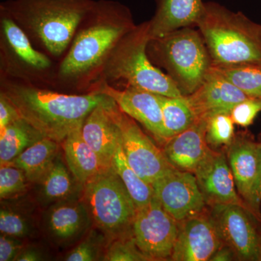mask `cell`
<instances>
[{"label":"cell","mask_w":261,"mask_h":261,"mask_svg":"<svg viewBox=\"0 0 261 261\" xmlns=\"http://www.w3.org/2000/svg\"><path fill=\"white\" fill-rule=\"evenodd\" d=\"M103 260L147 261L149 259L137 247L132 232L110 242Z\"/></svg>","instance_id":"cell-33"},{"label":"cell","mask_w":261,"mask_h":261,"mask_svg":"<svg viewBox=\"0 0 261 261\" xmlns=\"http://www.w3.org/2000/svg\"><path fill=\"white\" fill-rule=\"evenodd\" d=\"M20 118L15 106L3 94H0V129Z\"/></svg>","instance_id":"cell-36"},{"label":"cell","mask_w":261,"mask_h":261,"mask_svg":"<svg viewBox=\"0 0 261 261\" xmlns=\"http://www.w3.org/2000/svg\"><path fill=\"white\" fill-rule=\"evenodd\" d=\"M237 255L231 247L223 244L221 247L216 250V252L211 257L210 260L213 261H228L233 260Z\"/></svg>","instance_id":"cell-38"},{"label":"cell","mask_w":261,"mask_h":261,"mask_svg":"<svg viewBox=\"0 0 261 261\" xmlns=\"http://www.w3.org/2000/svg\"><path fill=\"white\" fill-rule=\"evenodd\" d=\"M44 137L21 117L12 122L0 129V164L11 162Z\"/></svg>","instance_id":"cell-24"},{"label":"cell","mask_w":261,"mask_h":261,"mask_svg":"<svg viewBox=\"0 0 261 261\" xmlns=\"http://www.w3.org/2000/svg\"><path fill=\"white\" fill-rule=\"evenodd\" d=\"M113 167L124 184L137 209L143 207L150 202L154 195L152 185L142 179L130 167L127 161L121 142L117 147L113 159Z\"/></svg>","instance_id":"cell-27"},{"label":"cell","mask_w":261,"mask_h":261,"mask_svg":"<svg viewBox=\"0 0 261 261\" xmlns=\"http://www.w3.org/2000/svg\"><path fill=\"white\" fill-rule=\"evenodd\" d=\"M206 128L207 120L198 118L166 142L163 153L173 167L194 172L210 149L206 141Z\"/></svg>","instance_id":"cell-19"},{"label":"cell","mask_w":261,"mask_h":261,"mask_svg":"<svg viewBox=\"0 0 261 261\" xmlns=\"http://www.w3.org/2000/svg\"><path fill=\"white\" fill-rule=\"evenodd\" d=\"M108 243L107 238L100 230H91L87 236L65 255L64 260H103Z\"/></svg>","instance_id":"cell-30"},{"label":"cell","mask_w":261,"mask_h":261,"mask_svg":"<svg viewBox=\"0 0 261 261\" xmlns=\"http://www.w3.org/2000/svg\"><path fill=\"white\" fill-rule=\"evenodd\" d=\"M2 28L10 49L24 64L35 70H45L51 66L47 56L34 49L23 29L10 17L3 14Z\"/></svg>","instance_id":"cell-25"},{"label":"cell","mask_w":261,"mask_h":261,"mask_svg":"<svg viewBox=\"0 0 261 261\" xmlns=\"http://www.w3.org/2000/svg\"><path fill=\"white\" fill-rule=\"evenodd\" d=\"M83 196L92 223L109 243L132 232L137 207L113 166L89 179Z\"/></svg>","instance_id":"cell-6"},{"label":"cell","mask_w":261,"mask_h":261,"mask_svg":"<svg viewBox=\"0 0 261 261\" xmlns=\"http://www.w3.org/2000/svg\"><path fill=\"white\" fill-rule=\"evenodd\" d=\"M151 41L149 23L135 27L121 38L102 66L107 80H123L127 87L170 97L183 96L168 75L149 61L147 48Z\"/></svg>","instance_id":"cell-5"},{"label":"cell","mask_w":261,"mask_h":261,"mask_svg":"<svg viewBox=\"0 0 261 261\" xmlns=\"http://www.w3.org/2000/svg\"><path fill=\"white\" fill-rule=\"evenodd\" d=\"M158 95L162 108L163 126L167 141L197 121V116L187 96L170 97Z\"/></svg>","instance_id":"cell-26"},{"label":"cell","mask_w":261,"mask_h":261,"mask_svg":"<svg viewBox=\"0 0 261 261\" xmlns=\"http://www.w3.org/2000/svg\"><path fill=\"white\" fill-rule=\"evenodd\" d=\"M24 247L23 239L1 233L0 261L15 260Z\"/></svg>","instance_id":"cell-35"},{"label":"cell","mask_w":261,"mask_h":261,"mask_svg":"<svg viewBox=\"0 0 261 261\" xmlns=\"http://www.w3.org/2000/svg\"><path fill=\"white\" fill-rule=\"evenodd\" d=\"M193 173L207 205H243L227 157L222 152L210 148Z\"/></svg>","instance_id":"cell-15"},{"label":"cell","mask_w":261,"mask_h":261,"mask_svg":"<svg viewBox=\"0 0 261 261\" xmlns=\"http://www.w3.org/2000/svg\"><path fill=\"white\" fill-rule=\"evenodd\" d=\"M261 201V163L260 172H259L258 179H257L256 189L255 193V203L257 205Z\"/></svg>","instance_id":"cell-39"},{"label":"cell","mask_w":261,"mask_h":261,"mask_svg":"<svg viewBox=\"0 0 261 261\" xmlns=\"http://www.w3.org/2000/svg\"><path fill=\"white\" fill-rule=\"evenodd\" d=\"M212 68L249 97H261V63L214 65Z\"/></svg>","instance_id":"cell-28"},{"label":"cell","mask_w":261,"mask_h":261,"mask_svg":"<svg viewBox=\"0 0 261 261\" xmlns=\"http://www.w3.org/2000/svg\"><path fill=\"white\" fill-rule=\"evenodd\" d=\"M1 94L43 137L59 143L83 126L89 113L108 98L99 92L75 95L13 84L3 86Z\"/></svg>","instance_id":"cell-1"},{"label":"cell","mask_w":261,"mask_h":261,"mask_svg":"<svg viewBox=\"0 0 261 261\" xmlns=\"http://www.w3.org/2000/svg\"><path fill=\"white\" fill-rule=\"evenodd\" d=\"M36 226L30 213L20 207L5 203L2 200L0 209L1 233L24 239L32 237Z\"/></svg>","instance_id":"cell-29"},{"label":"cell","mask_w":261,"mask_h":261,"mask_svg":"<svg viewBox=\"0 0 261 261\" xmlns=\"http://www.w3.org/2000/svg\"><path fill=\"white\" fill-rule=\"evenodd\" d=\"M233 123L230 113H218L207 120L206 141L211 147L228 146L234 140Z\"/></svg>","instance_id":"cell-32"},{"label":"cell","mask_w":261,"mask_h":261,"mask_svg":"<svg viewBox=\"0 0 261 261\" xmlns=\"http://www.w3.org/2000/svg\"><path fill=\"white\" fill-rule=\"evenodd\" d=\"M35 185L37 201L45 208L63 201L80 198L84 192V185L75 178L68 166H65L61 153L50 169Z\"/></svg>","instance_id":"cell-21"},{"label":"cell","mask_w":261,"mask_h":261,"mask_svg":"<svg viewBox=\"0 0 261 261\" xmlns=\"http://www.w3.org/2000/svg\"><path fill=\"white\" fill-rule=\"evenodd\" d=\"M110 100L108 97L94 108L82 128L84 140L97 154L103 170L112 167L117 147L121 142V130L108 108Z\"/></svg>","instance_id":"cell-17"},{"label":"cell","mask_w":261,"mask_h":261,"mask_svg":"<svg viewBox=\"0 0 261 261\" xmlns=\"http://www.w3.org/2000/svg\"><path fill=\"white\" fill-rule=\"evenodd\" d=\"M30 182L20 168L9 164L0 168V198L10 200L18 198L28 192Z\"/></svg>","instance_id":"cell-31"},{"label":"cell","mask_w":261,"mask_h":261,"mask_svg":"<svg viewBox=\"0 0 261 261\" xmlns=\"http://www.w3.org/2000/svg\"><path fill=\"white\" fill-rule=\"evenodd\" d=\"M59 154V142L44 137L8 164L21 169L29 181L36 185L50 169Z\"/></svg>","instance_id":"cell-23"},{"label":"cell","mask_w":261,"mask_h":261,"mask_svg":"<svg viewBox=\"0 0 261 261\" xmlns=\"http://www.w3.org/2000/svg\"><path fill=\"white\" fill-rule=\"evenodd\" d=\"M260 34H261V25H260Z\"/></svg>","instance_id":"cell-41"},{"label":"cell","mask_w":261,"mask_h":261,"mask_svg":"<svg viewBox=\"0 0 261 261\" xmlns=\"http://www.w3.org/2000/svg\"><path fill=\"white\" fill-rule=\"evenodd\" d=\"M92 220L84 200L72 199L46 208L42 228L53 245L66 247L76 243L88 233Z\"/></svg>","instance_id":"cell-12"},{"label":"cell","mask_w":261,"mask_h":261,"mask_svg":"<svg viewBox=\"0 0 261 261\" xmlns=\"http://www.w3.org/2000/svg\"><path fill=\"white\" fill-rule=\"evenodd\" d=\"M211 208L209 216L222 243L241 260H259L260 240L243 205L216 204Z\"/></svg>","instance_id":"cell-11"},{"label":"cell","mask_w":261,"mask_h":261,"mask_svg":"<svg viewBox=\"0 0 261 261\" xmlns=\"http://www.w3.org/2000/svg\"><path fill=\"white\" fill-rule=\"evenodd\" d=\"M163 207L178 222L202 214L206 205L193 173L173 167L152 184Z\"/></svg>","instance_id":"cell-10"},{"label":"cell","mask_w":261,"mask_h":261,"mask_svg":"<svg viewBox=\"0 0 261 261\" xmlns=\"http://www.w3.org/2000/svg\"><path fill=\"white\" fill-rule=\"evenodd\" d=\"M82 126L75 128L62 142L67 166L82 185L102 171L100 161L82 136Z\"/></svg>","instance_id":"cell-22"},{"label":"cell","mask_w":261,"mask_h":261,"mask_svg":"<svg viewBox=\"0 0 261 261\" xmlns=\"http://www.w3.org/2000/svg\"><path fill=\"white\" fill-rule=\"evenodd\" d=\"M227 159L237 190L244 200L255 207V193L261 163V144L233 140L228 145Z\"/></svg>","instance_id":"cell-18"},{"label":"cell","mask_w":261,"mask_h":261,"mask_svg":"<svg viewBox=\"0 0 261 261\" xmlns=\"http://www.w3.org/2000/svg\"><path fill=\"white\" fill-rule=\"evenodd\" d=\"M86 20L89 24L75 36L60 66L62 78L78 79L102 68L117 43L135 27L126 8L110 0L94 1Z\"/></svg>","instance_id":"cell-2"},{"label":"cell","mask_w":261,"mask_h":261,"mask_svg":"<svg viewBox=\"0 0 261 261\" xmlns=\"http://www.w3.org/2000/svg\"><path fill=\"white\" fill-rule=\"evenodd\" d=\"M108 108L118 123L127 161L139 176L152 185L173 168L161 150L142 132L135 120L123 112L111 98Z\"/></svg>","instance_id":"cell-8"},{"label":"cell","mask_w":261,"mask_h":261,"mask_svg":"<svg viewBox=\"0 0 261 261\" xmlns=\"http://www.w3.org/2000/svg\"><path fill=\"white\" fill-rule=\"evenodd\" d=\"M45 260L44 252L37 247L25 246L15 261H39Z\"/></svg>","instance_id":"cell-37"},{"label":"cell","mask_w":261,"mask_h":261,"mask_svg":"<svg viewBox=\"0 0 261 261\" xmlns=\"http://www.w3.org/2000/svg\"><path fill=\"white\" fill-rule=\"evenodd\" d=\"M205 8L202 0H159L155 15L148 22L151 40L196 25Z\"/></svg>","instance_id":"cell-20"},{"label":"cell","mask_w":261,"mask_h":261,"mask_svg":"<svg viewBox=\"0 0 261 261\" xmlns=\"http://www.w3.org/2000/svg\"><path fill=\"white\" fill-rule=\"evenodd\" d=\"M178 231V221L155 195L147 205L137 209L132 235L137 247L149 260L171 258Z\"/></svg>","instance_id":"cell-9"},{"label":"cell","mask_w":261,"mask_h":261,"mask_svg":"<svg viewBox=\"0 0 261 261\" xmlns=\"http://www.w3.org/2000/svg\"><path fill=\"white\" fill-rule=\"evenodd\" d=\"M94 92L111 97L123 113L140 123L158 142L164 145L167 142L158 94L132 87L119 90L106 82L99 84Z\"/></svg>","instance_id":"cell-13"},{"label":"cell","mask_w":261,"mask_h":261,"mask_svg":"<svg viewBox=\"0 0 261 261\" xmlns=\"http://www.w3.org/2000/svg\"><path fill=\"white\" fill-rule=\"evenodd\" d=\"M259 260H261V240L259 241Z\"/></svg>","instance_id":"cell-40"},{"label":"cell","mask_w":261,"mask_h":261,"mask_svg":"<svg viewBox=\"0 0 261 261\" xmlns=\"http://www.w3.org/2000/svg\"><path fill=\"white\" fill-rule=\"evenodd\" d=\"M151 41L182 94L194 93L212 68V60L200 32L187 27Z\"/></svg>","instance_id":"cell-7"},{"label":"cell","mask_w":261,"mask_h":261,"mask_svg":"<svg viewBox=\"0 0 261 261\" xmlns=\"http://www.w3.org/2000/svg\"><path fill=\"white\" fill-rule=\"evenodd\" d=\"M212 64L261 63L260 25L216 3L205 4L197 24Z\"/></svg>","instance_id":"cell-4"},{"label":"cell","mask_w":261,"mask_h":261,"mask_svg":"<svg viewBox=\"0 0 261 261\" xmlns=\"http://www.w3.org/2000/svg\"><path fill=\"white\" fill-rule=\"evenodd\" d=\"M197 119H208L218 113H231L246 94L212 68L203 83L194 93L187 96Z\"/></svg>","instance_id":"cell-16"},{"label":"cell","mask_w":261,"mask_h":261,"mask_svg":"<svg viewBox=\"0 0 261 261\" xmlns=\"http://www.w3.org/2000/svg\"><path fill=\"white\" fill-rule=\"evenodd\" d=\"M223 245L210 216L196 215L178 222V231L171 256L175 261L210 260Z\"/></svg>","instance_id":"cell-14"},{"label":"cell","mask_w":261,"mask_h":261,"mask_svg":"<svg viewBox=\"0 0 261 261\" xmlns=\"http://www.w3.org/2000/svg\"><path fill=\"white\" fill-rule=\"evenodd\" d=\"M94 3L93 0H9L2 4L1 10L53 56H60Z\"/></svg>","instance_id":"cell-3"},{"label":"cell","mask_w":261,"mask_h":261,"mask_svg":"<svg viewBox=\"0 0 261 261\" xmlns=\"http://www.w3.org/2000/svg\"><path fill=\"white\" fill-rule=\"evenodd\" d=\"M261 112V97H248L233 108L230 116L234 124L243 127L250 126L257 114Z\"/></svg>","instance_id":"cell-34"}]
</instances>
